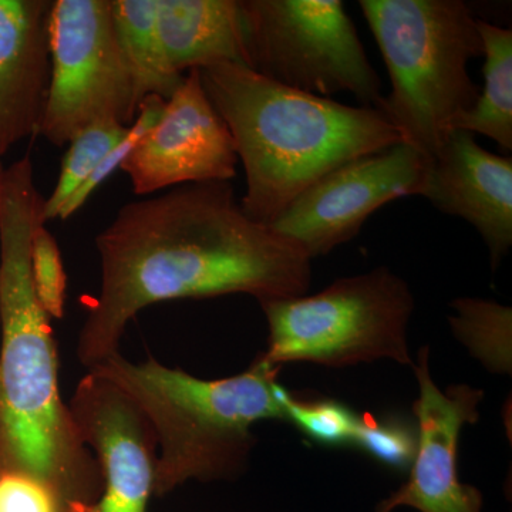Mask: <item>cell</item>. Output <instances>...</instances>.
<instances>
[{"mask_svg":"<svg viewBox=\"0 0 512 512\" xmlns=\"http://www.w3.org/2000/svg\"><path fill=\"white\" fill-rule=\"evenodd\" d=\"M67 406L103 480L101 497L87 512H147L156 485L158 443L143 410L96 370L80 380Z\"/></svg>","mask_w":512,"mask_h":512,"instance_id":"obj_11","label":"cell"},{"mask_svg":"<svg viewBox=\"0 0 512 512\" xmlns=\"http://www.w3.org/2000/svg\"><path fill=\"white\" fill-rule=\"evenodd\" d=\"M158 0H111L114 33L133 79L138 106L148 96L167 100L184 76L165 57L157 22Z\"/></svg>","mask_w":512,"mask_h":512,"instance_id":"obj_16","label":"cell"},{"mask_svg":"<svg viewBox=\"0 0 512 512\" xmlns=\"http://www.w3.org/2000/svg\"><path fill=\"white\" fill-rule=\"evenodd\" d=\"M272 366L309 362L346 367L376 360L412 366L407 328L416 301L386 266L338 279L315 295L261 303Z\"/></svg>","mask_w":512,"mask_h":512,"instance_id":"obj_6","label":"cell"},{"mask_svg":"<svg viewBox=\"0 0 512 512\" xmlns=\"http://www.w3.org/2000/svg\"><path fill=\"white\" fill-rule=\"evenodd\" d=\"M0 512H73L56 491L36 478L0 470Z\"/></svg>","mask_w":512,"mask_h":512,"instance_id":"obj_24","label":"cell"},{"mask_svg":"<svg viewBox=\"0 0 512 512\" xmlns=\"http://www.w3.org/2000/svg\"><path fill=\"white\" fill-rule=\"evenodd\" d=\"M430 349H420L414 375L419 399L413 404L417 419V450L409 480L377 505L376 512L412 507L420 512H483V494L461 483L457 450L464 424L480 419L478 404L483 390L468 384H453L440 390L430 375Z\"/></svg>","mask_w":512,"mask_h":512,"instance_id":"obj_12","label":"cell"},{"mask_svg":"<svg viewBox=\"0 0 512 512\" xmlns=\"http://www.w3.org/2000/svg\"><path fill=\"white\" fill-rule=\"evenodd\" d=\"M164 103L165 100L160 96H148L143 100V103L138 107L136 120L127 128L126 136L121 138L120 143L103 158L99 167L87 178L86 183L74 192L72 198L66 202L63 210L60 211V221L72 218L90 200L94 192L109 180L114 171L120 170L126 158L136 150L148 131L156 126L161 113H163Z\"/></svg>","mask_w":512,"mask_h":512,"instance_id":"obj_21","label":"cell"},{"mask_svg":"<svg viewBox=\"0 0 512 512\" xmlns=\"http://www.w3.org/2000/svg\"><path fill=\"white\" fill-rule=\"evenodd\" d=\"M386 63L390 93L376 107L427 161L480 94L468 62L483 56L473 9L463 0H360Z\"/></svg>","mask_w":512,"mask_h":512,"instance_id":"obj_5","label":"cell"},{"mask_svg":"<svg viewBox=\"0 0 512 512\" xmlns=\"http://www.w3.org/2000/svg\"><path fill=\"white\" fill-rule=\"evenodd\" d=\"M3 168H5V165H3L2 160H0V175L3 173Z\"/></svg>","mask_w":512,"mask_h":512,"instance_id":"obj_25","label":"cell"},{"mask_svg":"<svg viewBox=\"0 0 512 512\" xmlns=\"http://www.w3.org/2000/svg\"><path fill=\"white\" fill-rule=\"evenodd\" d=\"M198 72L244 167L242 210L261 224H274L299 194L339 165L402 143L375 107L289 89L242 64Z\"/></svg>","mask_w":512,"mask_h":512,"instance_id":"obj_3","label":"cell"},{"mask_svg":"<svg viewBox=\"0 0 512 512\" xmlns=\"http://www.w3.org/2000/svg\"><path fill=\"white\" fill-rule=\"evenodd\" d=\"M126 126L117 123H96L83 128L72 138L64 154L59 177L52 194L43 202V221L59 220L66 202L94 173L103 158L126 136Z\"/></svg>","mask_w":512,"mask_h":512,"instance_id":"obj_19","label":"cell"},{"mask_svg":"<svg viewBox=\"0 0 512 512\" xmlns=\"http://www.w3.org/2000/svg\"><path fill=\"white\" fill-rule=\"evenodd\" d=\"M419 195L473 225L498 268L512 245L511 156L485 150L467 131H451L429 160Z\"/></svg>","mask_w":512,"mask_h":512,"instance_id":"obj_13","label":"cell"},{"mask_svg":"<svg viewBox=\"0 0 512 512\" xmlns=\"http://www.w3.org/2000/svg\"><path fill=\"white\" fill-rule=\"evenodd\" d=\"M249 69L299 92L379 106L382 80L340 0H241Z\"/></svg>","mask_w":512,"mask_h":512,"instance_id":"obj_7","label":"cell"},{"mask_svg":"<svg viewBox=\"0 0 512 512\" xmlns=\"http://www.w3.org/2000/svg\"><path fill=\"white\" fill-rule=\"evenodd\" d=\"M99 296L77 356L87 370L119 353L128 323L175 299L245 293L259 303L306 295L312 259L242 210L231 183L187 184L127 202L96 237Z\"/></svg>","mask_w":512,"mask_h":512,"instance_id":"obj_1","label":"cell"},{"mask_svg":"<svg viewBox=\"0 0 512 512\" xmlns=\"http://www.w3.org/2000/svg\"><path fill=\"white\" fill-rule=\"evenodd\" d=\"M427 164L404 143L356 158L306 188L271 227L311 259L328 255L355 238L383 205L419 195Z\"/></svg>","mask_w":512,"mask_h":512,"instance_id":"obj_9","label":"cell"},{"mask_svg":"<svg viewBox=\"0 0 512 512\" xmlns=\"http://www.w3.org/2000/svg\"><path fill=\"white\" fill-rule=\"evenodd\" d=\"M49 94L39 136L64 147L96 123L130 126L138 101L114 33L111 0H53Z\"/></svg>","mask_w":512,"mask_h":512,"instance_id":"obj_8","label":"cell"},{"mask_svg":"<svg viewBox=\"0 0 512 512\" xmlns=\"http://www.w3.org/2000/svg\"><path fill=\"white\" fill-rule=\"evenodd\" d=\"M483 42L484 87L473 106L458 117L454 130L481 134L504 151L512 150V30L477 20Z\"/></svg>","mask_w":512,"mask_h":512,"instance_id":"obj_17","label":"cell"},{"mask_svg":"<svg viewBox=\"0 0 512 512\" xmlns=\"http://www.w3.org/2000/svg\"><path fill=\"white\" fill-rule=\"evenodd\" d=\"M30 274L37 301L50 319H62L66 305L67 276L62 254L46 224L39 225L30 245Z\"/></svg>","mask_w":512,"mask_h":512,"instance_id":"obj_22","label":"cell"},{"mask_svg":"<svg viewBox=\"0 0 512 512\" xmlns=\"http://www.w3.org/2000/svg\"><path fill=\"white\" fill-rule=\"evenodd\" d=\"M239 163L234 138L212 106L197 69L165 100L156 126L121 165L137 197L187 184L231 183Z\"/></svg>","mask_w":512,"mask_h":512,"instance_id":"obj_10","label":"cell"},{"mask_svg":"<svg viewBox=\"0 0 512 512\" xmlns=\"http://www.w3.org/2000/svg\"><path fill=\"white\" fill-rule=\"evenodd\" d=\"M286 420L292 421L303 434L325 446L355 443L360 416L338 400H306L284 394Z\"/></svg>","mask_w":512,"mask_h":512,"instance_id":"obj_20","label":"cell"},{"mask_svg":"<svg viewBox=\"0 0 512 512\" xmlns=\"http://www.w3.org/2000/svg\"><path fill=\"white\" fill-rule=\"evenodd\" d=\"M448 318L456 338L490 372L511 373L512 313L508 306L485 299L460 298L451 302Z\"/></svg>","mask_w":512,"mask_h":512,"instance_id":"obj_18","label":"cell"},{"mask_svg":"<svg viewBox=\"0 0 512 512\" xmlns=\"http://www.w3.org/2000/svg\"><path fill=\"white\" fill-rule=\"evenodd\" d=\"M281 367L258 359L241 375L204 380L154 357L133 363L119 353L96 370L143 410L158 443L154 495L190 480H232L244 473L254 448L252 426L286 420Z\"/></svg>","mask_w":512,"mask_h":512,"instance_id":"obj_4","label":"cell"},{"mask_svg":"<svg viewBox=\"0 0 512 512\" xmlns=\"http://www.w3.org/2000/svg\"><path fill=\"white\" fill-rule=\"evenodd\" d=\"M32 157L0 175V470L36 478L73 512L103 491L99 464L83 443L59 387L50 318L30 274V245L43 221Z\"/></svg>","mask_w":512,"mask_h":512,"instance_id":"obj_2","label":"cell"},{"mask_svg":"<svg viewBox=\"0 0 512 512\" xmlns=\"http://www.w3.org/2000/svg\"><path fill=\"white\" fill-rule=\"evenodd\" d=\"M158 30L174 73L218 63L249 67L241 0H158Z\"/></svg>","mask_w":512,"mask_h":512,"instance_id":"obj_15","label":"cell"},{"mask_svg":"<svg viewBox=\"0 0 512 512\" xmlns=\"http://www.w3.org/2000/svg\"><path fill=\"white\" fill-rule=\"evenodd\" d=\"M53 0H0V160L39 136L49 94Z\"/></svg>","mask_w":512,"mask_h":512,"instance_id":"obj_14","label":"cell"},{"mask_svg":"<svg viewBox=\"0 0 512 512\" xmlns=\"http://www.w3.org/2000/svg\"><path fill=\"white\" fill-rule=\"evenodd\" d=\"M377 461L393 468L412 466L417 450V431L397 419L360 417L355 443Z\"/></svg>","mask_w":512,"mask_h":512,"instance_id":"obj_23","label":"cell"}]
</instances>
